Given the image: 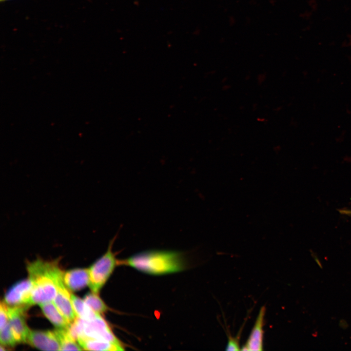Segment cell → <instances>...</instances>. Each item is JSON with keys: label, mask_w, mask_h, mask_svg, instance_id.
<instances>
[{"label": "cell", "mask_w": 351, "mask_h": 351, "mask_svg": "<svg viewBox=\"0 0 351 351\" xmlns=\"http://www.w3.org/2000/svg\"><path fill=\"white\" fill-rule=\"evenodd\" d=\"M118 265L133 267L141 272L155 275L179 272L185 268L182 254L173 251H147L118 260Z\"/></svg>", "instance_id": "6da1fadb"}, {"label": "cell", "mask_w": 351, "mask_h": 351, "mask_svg": "<svg viewBox=\"0 0 351 351\" xmlns=\"http://www.w3.org/2000/svg\"><path fill=\"white\" fill-rule=\"evenodd\" d=\"M60 270L57 262L38 258L27 266L32 284L30 305L53 301L57 294L56 276Z\"/></svg>", "instance_id": "7a4b0ae2"}, {"label": "cell", "mask_w": 351, "mask_h": 351, "mask_svg": "<svg viewBox=\"0 0 351 351\" xmlns=\"http://www.w3.org/2000/svg\"><path fill=\"white\" fill-rule=\"evenodd\" d=\"M68 329L77 341L79 338L86 337L123 345L100 315L90 321H85L76 317L75 320L70 324Z\"/></svg>", "instance_id": "3957f363"}, {"label": "cell", "mask_w": 351, "mask_h": 351, "mask_svg": "<svg viewBox=\"0 0 351 351\" xmlns=\"http://www.w3.org/2000/svg\"><path fill=\"white\" fill-rule=\"evenodd\" d=\"M116 236L109 242L106 253L89 268V286L92 292L98 293L113 272L117 261L112 249Z\"/></svg>", "instance_id": "277c9868"}, {"label": "cell", "mask_w": 351, "mask_h": 351, "mask_svg": "<svg viewBox=\"0 0 351 351\" xmlns=\"http://www.w3.org/2000/svg\"><path fill=\"white\" fill-rule=\"evenodd\" d=\"M63 272L60 269L56 276L57 294L53 302L58 311L69 323H72L77 316L71 301V294L67 289L63 280Z\"/></svg>", "instance_id": "5b68a950"}, {"label": "cell", "mask_w": 351, "mask_h": 351, "mask_svg": "<svg viewBox=\"0 0 351 351\" xmlns=\"http://www.w3.org/2000/svg\"><path fill=\"white\" fill-rule=\"evenodd\" d=\"M27 306V305L8 306L9 323L17 343H26L30 331L26 323L25 314Z\"/></svg>", "instance_id": "8992f818"}, {"label": "cell", "mask_w": 351, "mask_h": 351, "mask_svg": "<svg viewBox=\"0 0 351 351\" xmlns=\"http://www.w3.org/2000/svg\"><path fill=\"white\" fill-rule=\"evenodd\" d=\"M32 292V284L28 278L16 283L8 290L4 302L10 306L30 305Z\"/></svg>", "instance_id": "52a82bcc"}, {"label": "cell", "mask_w": 351, "mask_h": 351, "mask_svg": "<svg viewBox=\"0 0 351 351\" xmlns=\"http://www.w3.org/2000/svg\"><path fill=\"white\" fill-rule=\"evenodd\" d=\"M26 343L43 351H60L58 339L55 332L31 330Z\"/></svg>", "instance_id": "ba28073f"}, {"label": "cell", "mask_w": 351, "mask_h": 351, "mask_svg": "<svg viewBox=\"0 0 351 351\" xmlns=\"http://www.w3.org/2000/svg\"><path fill=\"white\" fill-rule=\"evenodd\" d=\"M266 307L262 306L258 312L254 327L245 345L241 349L242 351H262L263 350L264 326Z\"/></svg>", "instance_id": "9c48e42d"}, {"label": "cell", "mask_w": 351, "mask_h": 351, "mask_svg": "<svg viewBox=\"0 0 351 351\" xmlns=\"http://www.w3.org/2000/svg\"><path fill=\"white\" fill-rule=\"evenodd\" d=\"M63 280L69 290L72 291L80 290L89 285V269L78 268L63 272Z\"/></svg>", "instance_id": "30bf717a"}, {"label": "cell", "mask_w": 351, "mask_h": 351, "mask_svg": "<svg viewBox=\"0 0 351 351\" xmlns=\"http://www.w3.org/2000/svg\"><path fill=\"white\" fill-rule=\"evenodd\" d=\"M78 343L82 350L88 351H117L124 350L123 345L92 338L83 337L78 339Z\"/></svg>", "instance_id": "8fae6325"}, {"label": "cell", "mask_w": 351, "mask_h": 351, "mask_svg": "<svg viewBox=\"0 0 351 351\" xmlns=\"http://www.w3.org/2000/svg\"><path fill=\"white\" fill-rule=\"evenodd\" d=\"M45 317L58 329H68L70 324L57 309L53 301L39 305Z\"/></svg>", "instance_id": "7c38bea8"}, {"label": "cell", "mask_w": 351, "mask_h": 351, "mask_svg": "<svg viewBox=\"0 0 351 351\" xmlns=\"http://www.w3.org/2000/svg\"><path fill=\"white\" fill-rule=\"evenodd\" d=\"M71 301L77 317L83 320L90 321L100 315L93 311L84 300L72 293Z\"/></svg>", "instance_id": "4fadbf2b"}, {"label": "cell", "mask_w": 351, "mask_h": 351, "mask_svg": "<svg viewBox=\"0 0 351 351\" xmlns=\"http://www.w3.org/2000/svg\"><path fill=\"white\" fill-rule=\"evenodd\" d=\"M58 339L60 351H81L79 344L71 335L68 329H58L54 330Z\"/></svg>", "instance_id": "5bb4252c"}, {"label": "cell", "mask_w": 351, "mask_h": 351, "mask_svg": "<svg viewBox=\"0 0 351 351\" xmlns=\"http://www.w3.org/2000/svg\"><path fill=\"white\" fill-rule=\"evenodd\" d=\"M83 300L96 312L99 314L105 312L109 308L98 296L93 292L87 293Z\"/></svg>", "instance_id": "9a60e30c"}, {"label": "cell", "mask_w": 351, "mask_h": 351, "mask_svg": "<svg viewBox=\"0 0 351 351\" xmlns=\"http://www.w3.org/2000/svg\"><path fill=\"white\" fill-rule=\"evenodd\" d=\"M0 341L3 346H14L17 343L12 332L9 323L0 329Z\"/></svg>", "instance_id": "2e32d148"}, {"label": "cell", "mask_w": 351, "mask_h": 351, "mask_svg": "<svg viewBox=\"0 0 351 351\" xmlns=\"http://www.w3.org/2000/svg\"><path fill=\"white\" fill-rule=\"evenodd\" d=\"M8 322V305L4 301H1L0 305V329L4 327Z\"/></svg>", "instance_id": "e0dca14e"}, {"label": "cell", "mask_w": 351, "mask_h": 351, "mask_svg": "<svg viewBox=\"0 0 351 351\" xmlns=\"http://www.w3.org/2000/svg\"><path fill=\"white\" fill-rule=\"evenodd\" d=\"M339 213L343 215H347L351 217V209H340L338 210Z\"/></svg>", "instance_id": "ac0fdd59"}, {"label": "cell", "mask_w": 351, "mask_h": 351, "mask_svg": "<svg viewBox=\"0 0 351 351\" xmlns=\"http://www.w3.org/2000/svg\"><path fill=\"white\" fill-rule=\"evenodd\" d=\"M312 257H313V258H314V259L315 260V262H316V263H317V264H318V265L321 268H322V265H321V263H320V261H319V260L318 257L316 256V255L315 254H314V253H313L312 252Z\"/></svg>", "instance_id": "d6986e66"}, {"label": "cell", "mask_w": 351, "mask_h": 351, "mask_svg": "<svg viewBox=\"0 0 351 351\" xmlns=\"http://www.w3.org/2000/svg\"><path fill=\"white\" fill-rule=\"evenodd\" d=\"M5 0H2V1H5Z\"/></svg>", "instance_id": "ffe728a7"}, {"label": "cell", "mask_w": 351, "mask_h": 351, "mask_svg": "<svg viewBox=\"0 0 351 351\" xmlns=\"http://www.w3.org/2000/svg\"><path fill=\"white\" fill-rule=\"evenodd\" d=\"M0 0V1H2V0Z\"/></svg>", "instance_id": "44dd1931"}]
</instances>
